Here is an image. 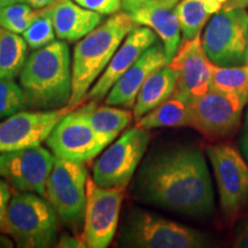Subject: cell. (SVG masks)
<instances>
[{"mask_svg":"<svg viewBox=\"0 0 248 248\" xmlns=\"http://www.w3.org/2000/svg\"><path fill=\"white\" fill-rule=\"evenodd\" d=\"M57 247H67V248H83V247H86V244L84 239L82 238H78V237H75V235H68V234H63L61 235L60 240H59V243L57 245Z\"/></svg>","mask_w":248,"mask_h":248,"instance_id":"cell-32","label":"cell"},{"mask_svg":"<svg viewBox=\"0 0 248 248\" xmlns=\"http://www.w3.org/2000/svg\"><path fill=\"white\" fill-rule=\"evenodd\" d=\"M88 106L71 110L69 114L59 122L48 138L46 144L60 159L86 162L94 159L107 146L108 142L90 123Z\"/></svg>","mask_w":248,"mask_h":248,"instance_id":"cell-9","label":"cell"},{"mask_svg":"<svg viewBox=\"0 0 248 248\" xmlns=\"http://www.w3.org/2000/svg\"><path fill=\"white\" fill-rule=\"evenodd\" d=\"M209 245L202 232L137 208L126 214L119 232L121 247L202 248Z\"/></svg>","mask_w":248,"mask_h":248,"instance_id":"cell-4","label":"cell"},{"mask_svg":"<svg viewBox=\"0 0 248 248\" xmlns=\"http://www.w3.org/2000/svg\"><path fill=\"white\" fill-rule=\"evenodd\" d=\"M201 44L215 66L229 67L245 63L248 59L246 9H221L207 24Z\"/></svg>","mask_w":248,"mask_h":248,"instance_id":"cell-6","label":"cell"},{"mask_svg":"<svg viewBox=\"0 0 248 248\" xmlns=\"http://www.w3.org/2000/svg\"><path fill=\"white\" fill-rule=\"evenodd\" d=\"M11 187L5 179L0 178V233H7V209L11 200Z\"/></svg>","mask_w":248,"mask_h":248,"instance_id":"cell-31","label":"cell"},{"mask_svg":"<svg viewBox=\"0 0 248 248\" xmlns=\"http://www.w3.org/2000/svg\"><path fill=\"white\" fill-rule=\"evenodd\" d=\"M235 246L241 247V248H248V224L245 230L241 232V234L238 238L237 243H235Z\"/></svg>","mask_w":248,"mask_h":248,"instance_id":"cell-36","label":"cell"},{"mask_svg":"<svg viewBox=\"0 0 248 248\" xmlns=\"http://www.w3.org/2000/svg\"><path fill=\"white\" fill-rule=\"evenodd\" d=\"M75 109L66 107L49 110H21L0 123V154L39 146L55 125Z\"/></svg>","mask_w":248,"mask_h":248,"instance_id":"cell-13","label":"cell"},{"mask_svg":"<svg viewBox=\"0 0 248 248\" xmlns=\"http://www.w3.org/2000/svg\"><path fill=\"white\" fill-rule=\"evenodd\" d=\"M22 35L28 46L32 49L44 47L54 42L57 35H55L54 30L51 5L37 11L32 22L30 23V26Z\"/></svg>","mask_w":248,"mask_h":248,"instance_id":"cell-26","label":"cell"},{"mask_svg":"<svg viewBox=\"0 0 248 248\" xmlns=\"http://www.w3.org/2000/svg\"><path fill=\"white\" fill-rule=\"evenodd\" d=\"M192 99L175 92L168 100L154 108L137 121V126L142 129L191 126Z\"/></svg>","mask_w":248,"mask_h":248,"instance_id":"cell-21","label":"cell"},{"mask_svg":"<svg viewBox=\"0 0 248 248\" xmlns=\"http://www.w3.org/2000/svg\"><path fill=\"white\" fill-rule=\"evenodd\" d=\"M88 116L93 129L109 145L131 123L133 114L109 105L97 107V101H92Z\"/></svg>","mask_w":248,"mask_h":248,"instance_id":"cell-23","label":"cell"},{"mask_svg":"<svg viewBox=\"0 0 248 248\" xmlns=\"http://www.w3.org/2000/svg\"><path fill=\"white\" fill-rule=\"evenodd\" d=\"M138 26L151 28L161 39L169 62L181 45V24L172 8H141L129 13Z\"/></svg>","mask_w":248,"mask_h":248,"instance_id":"cell-19","label":"cell"},{"mask_svg":"<svg viewBox=\"0 0 248 248\" xmlns=\"http://www.w3.org/2000/svg\"><path fill=\"white\" fill-rule=\"evenodd\" d=\"M148 130L133 126L114 142L93 166V181L102 187L125 188L146 153Z\"/></svg>","mask_w":248,"mask_h":248,"instance_id":"cell-7","label":"cell"},{"mask_svg":"<svg viewBox=\"0 0 248 248\" xmlns=\"http://www.w3.org/2000/svg\"><path fill=\"white\" fill-rule=\"evenodd\" d=\"M2 7H4V6H2V5H0V14H1V11H2Z\"/></svg>","mask_w":248,"mask_h":248,"instance_id":"cell-39","label":"cell"},{"mask_svg":"<svg viewBox=\"0 0 248 248\" xmlns=\"http://www.w3.org/2000/svg\"><path fill=\"white\" fill-rule=\"evenodd\" d=\"M26 109L24 93L13 79H0V117Z\"/></svg>","mask_w":248,"mask_h":248,"instance_id":"cell-28","label":"cell"},{"mask_svg":"<svg viewBox=\"0 0 248 248\" xmlns=\"http://www.w3.org/2000/svg\"><path fill=\"white\" fill-rule=\"evenodd\" d=\"M240 147H241V152H243L244 156L246 157V160L248 161V108L246 111V116H245V123H244L243 135H241Z\"/></svg>","mask_w":248,"mask_h":248,"instance_id":"cell-33","label":"cell"},{"mask_svg":"<svg viewBox=\"0 0 248 248\" xmlns=\"http://www.w3.org/2000/svg\"><path fill=\"white\" fill-rule=\"evenodd\" d=\"M132 192L141 202L188 217H208L215 208L204 155L187 145L152 153L141 164Z\"/></svg>","mask_w":248,"mask_h":248,"instance_id":"cell-1","label":"cell"},{"mask_svg":"<svg viewBox=\"0 0 248 248\" xmlns=\"http://www.w3.org/2000/svg\"><path fill=\"white\" fill-rule=\"evenodd\" d=\"M82 7L101 15H113L122 8V0H74Z\"/></svg>","mask_w":248,"mask_h":248,"instance_id":"cell-29","label":"cell"},{"mask_svg":"<svg viewBox=\"0 0 248 248\" xmlns=\"http://www.w3.org/2000/svg\"><path fill=\"white\" fill-rule=\"evenodd\" d=\"M37 11L26 2L4 6L0 14V27L20 35L28 29Z\"/></svg>","mask_w":248,"mask_h":248,"instance_id":"cell-27","label":"cell"},{"mask_svg":"<svg viewBox=\"0 0 248 248\" xmlns=\"http://www.w3.org/2000/svg\"><path fill=\"white\" fill-rule=\"evenodd\" d=\"M55 35L74 43L91 32L102 21V15L82 7L73 0H58L51 5Z\"/></svg>","mask_w":248,"mask_h":248,"instance_id":"cell-18","label":"cell"},{"mask_svg":"<svg viewBox=\"0 0 248 248\" xmlns=\"http://www.w3.org/2000/svg\"><path fill=\"white\" fill-rule=\"evenodd\" d=\"M27 54L26 39L0 27V79H13L20 75Z\"/></svg>","mask_w":248,"mask_h":248,"instance_id":"cell-24","label":"cell"},{"mask_svg":"<svg viewBox=\"0 0 248 248\" xmlns=\"http://www.w3.org/2000/svg\"><path fill=\"white\" fill-rule=\"evenodd\" d=\"M177 89V71L169 64L161 67L152 73L139 90L135 106L133 117L141 119L154 108L171 97Z\"/></svg>","mask_w":248,"mask_h":248,"instance_id":"cell-20","label":"cell"},{"mask_svg":"<svg viewBox=\"0 0 248 248\" xmlns=\"http://www.w3.org/2000/svg\"><path fill=\"white\" fill-rule=\"evenodd\" d=\"M58 224V214L45 197L21 191L12 195L7 209V233L17 247L54 246Z\"/></svg>","mask_w":248,"mask_h":248,"instance_id":"cell-5","label":"cell"},{"mask_svg":"<svg viewBox=\"0 0 248 248\" xmlns=\"http://www.w3.org/2000/svg\"><path fill=\"white\" fill-rule=\"evenodd\" d=\"M0 119H1V117H0Z\"/></svg>","mask_w":248,"mask_h":248,"instance_id":"cell-40","label":"cell"},{"mask_svg":"<svg viewBox=\"0 0 248 248\" xmlns=\"http://www.w3.org/2000/svg\"><path fill=\"white\" fill-rule=\"evenodd\" d=\"M55 156L44 147L35 146L0 154V178L21 192L45 197L46 184Z\"/></svg>","mask_w":248,"mask_h":248,"instance_id":"cell-14","label":"cell"},{"mask_svg":"<svg viewBox=\"0 0 248 248\" xmlns=\"http://www.w3.org/2000/svg\"><path fill=\"white\" fill-rule=\"evenodd\" d=\"M181 0H122V8L126 13L141 8H175Z\"/></svg>","mask_w":248,"mask_h":248,"instance_id":"cell-30","label":"cell"},{"mask_svg":"<svg viewBox=\"0 0 248 248\" xmlns=\"http://www.w3.org/2000/svg\"><path fill=\"white\" fill-rule=\"evenodd\" d=\"M156 42L157 35L151 28L138 26L133 29L123 40L100 78L88 92L85 99L91 101H100L102 98L106 97L117 79L138 60L148 47Z\"/></svg>","mask_w":248,"mask_h":248,"instance_id":"cell-16","label":"cell"},{"mask_svg":"<svg viewBox=\"0 0 248 248\" xmlns=\"http://www.w3.org/2000/svg\"><path fill=\"white\" fill-rule=\"evenodd\" d=\"M226 0H181L173 11L177 15L184 40L193 39L216 13L224 7Z\"/></svg>","mask_w":248,"mask_h":248,"instance_id":"cell-22","label":"cell"},{"mask_svg":"<svg viewBox=\"0 0 248 248\" xmlns=\"http://www.w3.org/2000/svg\"><path fill=\"white\" fill-rule=\"evenodd\" d=\"M26 108L49 110L69 105L73 93L70 51L63 40H54L27 58L20 74Z\"/></svg>","mask_w":248,"mask_h":248,"instance_id":"cell-2","label":"cell"},{"mask_svg":"<svg viewBox=\"0 0 248 248\" xmlns=\"http://www.w3.org/2000/svg\"><path fill=\"white\" fill-rule=\"evenodd\" d=\"M209 90L235 93L248 100V59L245 63L238 66H214Z\"/></svg>","mask_w":248,"mask_h":248,"instance_id":"cell-25","label":"cell"},{"mask_svg":"<svg viewBox=\"0 0 248 248\" xmlns=\"http://www.w3.org/2000/svg\"><path fill=\"white\" fill-rule=\"evenodd\" d=\"M88 171L84 162L55 156L46 184L45 198L58 216L69 224L84 219Z\"/></svg>","mask_w":248,"mask_h":248,"instance_id":"cell-8","label":"cell"},{"mask_svg":"<svg viewBox=\"0 0 248 248\" xmlns=\"http://www.w3.org/2000/svg\"><path fill=\"white\" fill-rule=\"evenodd\" d=\"M6 233H0V247H13V241H12Z\"/></svg>","mask_w":248,"mask_h":248,"instance_id":"cell-37","label":"cell"},{"mask_svg":"<svg viewBox=\"0 0 248 248\" xmlns=\"http://www.w3.org/2000/svg\"><path fill=\"white\" fill-rule=\"evenodd\" d=\"M58 0H23L29 6H31L33 9H42L47 7V6L54 4Z\"/></svg>","mask_w":248,"mask_h":248,"instance_id":"cell-34","label":"cell"},{"mask_svg":"<svg viewBox=\"0 0 248 248\" xmlns=\"http://www.w3.org/2000/svg\"><path fill=\"white\" fill-rule=\"evenodd\" d=\"M168 64L177 71L176 92L179 94L193 100L209 90L215 64L207 57L200 35L184 40Z\"/></svg>","mask_w":248,"mask_h":248,"instance_id":"cell-15","label":"cell"},{"mask_svg":"<svg viewBox=\"0 0 248 248\" xmlns=\"http://www.w3.org/2000/svg\"><path fill=\"white\" fill-rule=\"evenodd\" d=\"M218 188L221 207L233 216L248 203V164L233 146L209 145L206 148Z\"/></svg>","mask_w":248,"mask_h":248,"instance_id":"cell-12","label":"cell"},{"mask_svg":"<svg viewBox=\"0 0 248 248\" xmlns=\"http://www.w3.org/2000/svg\"><path fill=\"white\" fill-rule=\"evenodd\" d=\"M247 104L240 94L208 90L192 100L191 126L214 140L229 137L239 126Z\"/></svg>","mask_w":248,"mask_h":248,"instance_id":"cell-10","label":"cell"},{"mask_svg":"<svg viewBox=\"0 0 248 248\" xmlns=\"http://www.w3.org/2000/svg\"><path fill=\"white\" fill-rule=\"evenodd\" d=\"M16 2H23V0H0V5L2 6L16 4Z\"/></svg>","mask_w":248,"mask_h":248,"instance_id":"cell-38","label":"cell"},{"mask_svg":"<svg viewBox=\"0 0 248 248\" xmlns=\"http://www.w3.org/2000/svg\"><path fill=\"white\" fill-rule=\"evenodd\" d=\"M124 188L102 187L93 179L86 181V206L83 239L86 247L106 248L119 225Z\"/></svg>","mask_w":248,"mask_h":248,"instance_id":"cell-11","label":"cell"},{"mask_svg":"<svg viewBox=\"0 0 248 248\" xmlns=\"http://www.w3.org/2000/svg\"><path fill=\"white\" fill-rule=\"evenodd\" d=\"M248 7V0H226L224 4V9L232 8H246Z\"/></svg>","mask_w":248,"mask_h":248,"instance_id":"cell-35","label":"cell"},{"mask_svg":"<svg viewBox=\"0 0 248 248\" xmlns=\"http://www.w3.org/2000/svg\"><path fill=\"white\" fill-rule=\"evenodd\" d=\"M137 27L129 13L117 12L77 43L71 63L70 106L76 107L85 100L93 82L106 69L125 37Z\"/></svg>","mask_w":248,"mask_h":248,"instance_id":"cell-3","label":"cell"},{"mask_svg":"<svg viewBox=\"0 0 248 248\" xmlns=\"http://www.w3.org/2000/svg\"><path fill=\"white\" fill-rule=\"evenodd\" d=\"M169 63L162 43L156 42L142 53L137 61L117 79L106 98V105L131 108L135 106L139 90L148 76Z\"/></svg>","mask_w":248,"mask_h":248,"instance_id":"cell-17","label":"cell"}]
</instances>
